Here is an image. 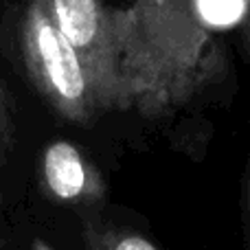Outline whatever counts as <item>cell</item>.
Instances as JSON below:
<instances>
[{
    "mask_svg": "<svg viewBox=\"0 0 250 250\" xmlns=\"http://www.w3.org/2000/svg\"><path fill=\"white\" fill-rule=\"evenodd\" d=\"M20 40L31 82L60 117L86 125L105 112L90 73L57 29L46 0H26Z\"/></svg>",
    "mask_w": 250,
    "mask_h": 250,
    "instance_id": "1",
    "label": "cell"
},
{
    "mask_svg": "<svg viewBox=\"0 0 250 250\" xmlns=\"http://www.w3.org/2000/svg\"><path fill=\"white\" fill-rule=\"evenodd\" d=\"M46 4L57 29L90 73L104 108H129L121 16H112L104 0H46Z\"/></svg>",
    "mask_w": 250,
    "mask_h": 250,
    "instance_id": "2",
    "label": "cell"
},
{
    "mask_svg": "<svg viewBox=\"0 0 250 250\" xmlns=\"http://www.w3.org/2000/svg\"><path fill=\"white\" fill-rule=\"evenodd\" d=\"M40 185L60 204L92 207L105 202L108 182L95 163L70 141H53L40 160Z\"/></svg>",
    "mask_w": 250,
    "mask_h": 250,
    "instance_id": "3",
    "label": "cell"
},
{
    "mask_svg": "<svg viewBox=\"0 0 250 250\" xmlns=\"http://www.w3.org/2000/svg\"><path fill=\"white\" fill-rule=\"evenodd\" d=\"M83 239L88 250H160L147 237L132 230L110 229L104 224H83Z\"/></svg>",
    "mask_w": 250,
    "mask_h": 250,
    "instance_id": "4",
    "label": "cell"
},
{
    "mask_svg": "<svg viewBox=\"0 0 250 250\" xmlns=\"http://www.w3.org/2000/svg\"><path fill=\"white\" fill-rule=\"evenodd\" d=\"M244 0H200V11L213 24H229L242 13Z\"/></svg>",
    "mask_w": 250,
    "mask_h": 250,
    "instance_id": "5",
    "label": "cell"
},
{
    "mask_svg": "<svg viewBox=\"0 0 250 250\" xmlns=\"http://www.w3.org/2000/svg\"><path fill=\"white\" fill-rule=\"evenodd\" d=\"M13 119H11V110H9V99H7V90L4 83L0 79V167L9 160V154L13 149Z\"/></svg>",
    "mask_w": 250,
    "mask_h": 250,
    "instance_id": "6",
    "label": "cell"
},
{
    "mask_svg": "<svg viewBox=\"0 0 250 250\" xmlns=\"http://www.w3.org/2000/svg\"><path fill=\"white\" fill-rule=\"evenodd\" d=\"M244 4L248 7V18H246V26H244V40H246V48L250 51V0H244Z\"/></svg>",
    "mask_w": 250,
    "mask_h": 250,
    "instance_id": "7",
    "label": "cell"
},
{
    "mask_svg": "<svg viewBox=\"0 0 250 250\" xmlns=\"http://www.w3.org/2000/svg\"><path fill=\"white\" fill-rule=\"evenodd\" d=\"M31 250H57V248H53L48 242H44V239H38L35 237L33 242H31Z\"/></svg>",
    "mask_w": 250,
    "mask_h": 250,
    "instance_id": "8",
    "label": "cell"
},
{
    "mask_svg": "<svg viewBox=\"0 0 250 250\" xmlns=\"http://www.w3.org/2000/svg\"><path fill=\"white\" fill-rule=\"evenodd\" d=\"M246 229L250 237V178H248V189H246Z\"/></svg>",
    "mask_w": 250,
    "mask_h": 250,
    "instance_id": "9",
    "label": "cell"
},
{
    "mask_svg": "<svg viewBox=\"0 0 250 250\" xmlns=\"http://www.w3.org/2000/svg\"><path fill=\"white\" fill-rule=\"evenodd\" d=\"M0 207H2V191H0Z\"/></svg>",
    "mask_w": 250,
    "mask_h": 250,
    "instance_id": "10",
    "label": "cell"
}]
</instances>
